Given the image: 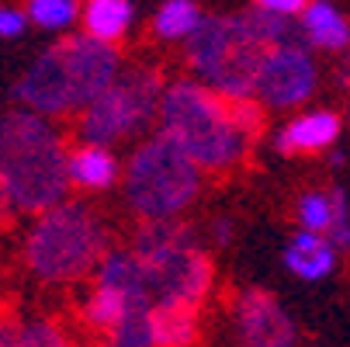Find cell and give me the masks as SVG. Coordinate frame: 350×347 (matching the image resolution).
I'll list each match as a JSON object with an SVG mask.
<instances>
[{"label": "cell", "mask_w": 350, "mask_h": 347, "mask_svg": "<svg viewBox=\"0 0 350 347\" xmlns=\"http://www.w3.org/2000/svg\"><path fill=\"white\" fill-rule=\"evenodd\" d=\"M122 77V56L83 31L63 35L56 45L31 60V66L14 83V101L35 115H73L87 112L97 97Z\"/></svg>", "instance_id": "cell-1"}, {"label": "cell", "mask_w": 350, "mask_h": 347, "mask_svg": "<svg viewBox=\"0 0 350 347\" xmlns=\"http://www.w3.org/2000/svg\"><path fill=\"white\" fill-rule=\"evenodd\" d=\"M0 188L14 212L42 216L66 202L70 150L45 115L28 108L0 115Z\"/></svg>", "instance_id": "cell-2"}, {"label": "cell", "mask_w": 350, "mask_h": 347, "mask_svg": "<svg viewBox=\"0 0 350 347\" xmlns=\"http://www.w3.org/2000/svg\"><path fill=\"white\" fill-rule=\"evenodd\" d=\"M160 132L170 136L202 174H226L250 153V139L232 122L229 101L191 77H180L167 87Z\"/></svg>", "instance_id": "cell-3"}, {"label": "cell", "mask_w": 350, "mask_h": 347, "mask_svg": "<svg viewBox=\"0 0 350 347\" xmlns=\"http://www.w3.org/2000/svg\"><path fill=\"white\" fill-rule=\"evenodd\" d=\"M108 254V226L90 205L63 202L42 212L25 236V264L38 281L63 285L101 268Z\"/></svg>", "instance_id": "cell-4"}, {"label": "cell", "mask_w": 350, "mask_h": 347, "mask_svg": "<svg viewBox=\"0 0 350 347\" xmlns=\"http://www.w3.org/2000/svg\"><path fill=\"white\" fill-rule=\"evenodd\" d=\"M129 250L142 261L146 288L153 306L174 303L198 309L212 288V257L198 246V236L187 222H142L132 233Z\"/></svg>", "instance_id": "cell-5"}, {"label": "cell", "mask_w": 350, "mask_h": 347, "mask_svg": "<svg viewBox=\"0 0 350 347\" xmlns=\"http://www.w3.org/2000/svg\"><path fill=\"white\" fill-rule=\"evenodd\" d=\"M271 49L257 38L246 11L243 14H205L187 42V66L198 83H205L226 101L257 97V77Z\"/></svg>", "instance_id": "cell-6"}, {"label": "cell", "mask_w": 350, "mask_h": 347, "mask_svg": "<svg viewBox=\"0 0 350 347\" xmlns=\"http://www.w3.org/2000/svg\"><path fill=\"white\" fill-rule=\"evenodd\" d=\"M122 181H125L122 184L125 205L142 222L180 219V212H187L198 191H202L198 164L163 132H153L146 142L135 146Z\"/></svg>", "instance_id": "cell-7"}, {"label": "cell", "mask_w": 350, "mask_h": 347, "mask_svg": "<svg viewBox=\"0 0 350 347\" xmlns=\"http://www.w3.org/2000/svg\"><path fill=\"white\" fill-rule=\"evenodd\" d=\"M167 87L170 83H163V73L157 66L125 70L115 80V87H108L87 112H80V118H77L80 142L111 150L115 142L149 129V122L160 118Z\"/></svg>", "instance_id": "cell-8"}, {"label": "cell", "mask_w": 350, "mask_h": 347, "mask_svg": "<svg viewBox=\"0 0 350 347\" xmlns=\"http://www.w3.org/2000/svg\"><path fill=\"white\" fill-rule=\"evenodd\" d=\"M319 83V66L309 45H281L271 49L260 77H257V101L264 108H295L306 105Z\"/></svg>", "instance_id": "cell-9"}, {"label": "cell", "mask_w": 350, "mask_h": 347, "mask_svg": "<svg viewBox=\"0 0 350 347\" xmlns=\"http://www.w3.org/2000/svg\"><path fill=\"white\" fill-rule=\"evenodd\" d=\"M243 347H298V333L284 306L264 288H246L232 306Z\"/></svg>", "instance_id": "cell-10"}, {"label": "cell", "mask_w": 350, "mask_h": 347, "mask_svg": "<svg viewBox=\"0 0 350 347\" xmlns=\"http://www.w3.org/2000/svg\"><path fill=\"white\" fill-rule=\"evenodd\" d=\"M340 136V118L333 112H306V115H295L284 129H278L274 136V150L278 153H319L329 150Z\"/></svg>", "instance_id": "cell-11"}, {"label": "cell", "mask_w": 350, "mask_h": 347, "mask_svg": "<svg viewBox=\"0 0 350 347\" xmlns=\"http://www.w3.org/2000/svg\"><path fill=\"white\" fill-rule=\"evenodd\" d=\"M284 268L302 281H323L336 268V246L316 233H295L284 246Z\"/></svg>", "instance_id": "cell-12"}, {"label": "cell", "mask_w": 350, "mask_h": 347, "mask_svg": "<svg viewBox=\"0 0 350 347\" xmlns=\"http://www.w3.org/2000/svg\"><path fill=\"white\" fill-rule=\"evenodd\" d=\"M306 35V45L326 49V53H350V21L326 0H316V4L306 8V14L298 18Z\"/></svg>", "instance_id": "cell-13"}, {"label": "cell", "mask_w": 350, "mask_h": 347, "mask_svg": "<svg viewBox=\"0 0 350 347\" xmlns=\"http://www.w3.org/2000/svg\"><path fill=\"white\" fill-rule=\"evenodd\" d=\"M97 274V285H105L118 295H125L129 303H149V288H146V271H142V261L132 254V250H108L101 268L94 271Z\"/></svg>", "instance_id": "cell-14"}, {"label": "cell", "mask_w": 350, "mask_h": 347, "mask_svg": "<svg viewBox=\"0 0 350 347\" xmlns=\"http://www.w3.org/2000/svg\"><path fill=\"white\" fill-rule=\"evenodd\" d=\"M118 181V157L105 146H77L70 150V184L80 191H108Z\"/></svg>", "instance_id": "cell-15"}, {"label": "cell", "mask_w": 350, "mask_h": 347, "mask_svg": "<svg viewBox=\"0 0 350 347\" xmlns=\"http://www.w3.org/2000/svg\"><path fill=\"white\" fill-rule=\"evenodd\" d=\"M132 21H135V8L129 0H90V4H83V14H80L83 35L105 45H118V38L129 35Z\"/></svg>", "instance_id": "cell-16"}, {"label": "cell", "mask_w": 350, "mask_h": 347, "mask_svg": "<svg viewBox=\"0 0 350 347\" xmlns=\"http://www.w3.org/2000/svg\"><path fill=\"white\" fill-rule=\"evenodd\" d=\"M198 340V309L191 306H153V344L157 347H194Z\"/></svg>", "instance_id": "cell-17"}, {"label": "cell", "mask_w": 350, "mask_h": 347, "mask_svg": "<svg viewBox=\"0 0 350 347\" xmlns=\"http://www.w3.org/2000/svg\"><path fill=\"white\" fill-rule=\"evenodd\" d=\"M205 14L194 0H167L153 14V35L163 42H191V35L202 28Z\"/></svg>", "instance_id": "cell-18"}, {"label": "cell", "mask_w": 350, "mask_h": 347, "mask_svg": "<svg viewBox=\"0 0 350 347\" xmlns=\"http://www.w3.org/2000/svg\"><path fill=\"white\" fill-rule=\"evenodd\" d=\"M0 347H70L66 333L49 320H8L0 316Z\"/></svg>", "instance_id": "cell-19"}, {"label": "cell", "mask_w": 350, "mask_h": 347, "mask_svg": "<svg viewBox=\"0 0 350 347\" xmlns=\"http://www.w3.org/2000/svg\"><path fill=\"white\" fill-rule=\"evenodd\" d=\"M129 299L125 295H118V292H111V288H105V285H94V292L83 299V320L94 326V330H101V333H115L118 326H122V320L129 316Z\"/></svg>", "instance_id": "cell-20"}, {"label": "cell", "mask_w": 350, "mask_h": 347, "mask_svg": "<svg viewBox=\"0 0 350 347\" xmlns=\"http://www.w3.org/2000/svg\"><path fill=\"white\" fill-rule=\"evenodd\" d=\"M25 11L28 21L45 31H66L70 25L80 21L83 4H77V0H31V4H25Z\"/></svg>", "instance_id": "cell-21"}, {"label": "cell", "mask_w": 350, "mask_h": 347, "mask_svg": "<svg viewBox=\"0 0 350 347\" xmlns=\"http://www.w3.org/2000/svg\"><path fill=\"white\" fill-rule=\"evenodd\" d=\"M108 344H115V347H157L153 344V306L149 303H132L129 316L108 337Z\"/></svg>", "instance_id": "cell-22"}, {"label": "cell", "mask_w": 350, "mask_h": 347, "mask_svg": "<svg viewBox=\"0 0 350 347\" xmlns=\"http://www.w3.org/2000/svg\"><path fill=\"white\" fill-rule=\"evenodd\" d=\"M298 222H302L306 233L329 236V226H333V194L306 191L302 198H298Z\"/></svg>", "instance_id": "cell-23"}, {"label": "cell", "mask_w": 350, "mask_h": 347, "mask_svg": "<svg viewBox=\"0 0 350 347\" xmlns=\"http://www.w3.org/2000/svg\"><path fill=\"white\" fill-rule=\"evenodd\" d=\"M229 112H232V122L239 125V132L254 142L260 132H264V105L257 97H246V101H229Z\"/></svg>", "instance_id": "cell-24"}, {"label": "cell", "mask_w": 350, "mask_h": 347, "mask_svg": "<svg viewBox=\"0 0 350 347\" xmlns=\"http://www.w3.org/2000/svg\"><path fill=\"white\" fill-rule=\"evenodd\" d=\"M333 194V226H329V243L340 246V250H350V202H347V191L336 188Z\"/></svg>", "instance_id": "cell-25"}, {"label": "cell", "mask_w": 350, "mask_h": 347, "mask_svg": "<svg viewBox=\"0 0 350 347\" xmlns=\"http://www.w3.org/2000/svg\"><path fill=\"white\" fill-rule=\"evenodd\" d=\"M28 11L14 4H0V38H21L28 31Z\"/></svg>", "instance_id": "cell-26"}, {"label": "cell", "mask_w": 350, "mask_h": 347, "mask_svg": "<svg viewBox=\"0 0 350 347\" xmlns=\"http://www.w3.org/2000/svg\"><path fill=\"white\" fill-rule=\"evenodd\" d=\"M257 8L260 11H267V14H274V18H288V21H298L306 14V0H257Z\"/></svg>", "instance_id": "cell-27"}, {"label": "cell", "mask_w": 350, "mask_h": 347, "mask_svg": "<svg viewBox=\"0 0 350 347\" xmlns=\"http://www.w3.org/2000/svg\"><path fill=\"white\" fill-rule=\"evenodd\" d=\"M229 236H232V222H229V216H219L212 222V240L215 243H229Z\"/></svg>", "instance_id": "cell-28"}, {"label": "cell", "mask_w": 350, "mask_h": 347, "mask_svg": "<svg viewBox=\"0 0 350 347\" xmlns=\"http://www.w3.org/2000/svg\"><path fill=\"white\" fill-rule=\"evenodd\" d=\"M8 212V198H4V188H0V216Z\"/></svg>", "instance_id": "cell-29"}, {"label": "cell", "mask_w": 350, "mask_h": 347, "mask_svg": "<svg viewBox=\"0 0 350 347\" xmlns=\"http://www.w3.org/2000/svg\"><path fill=\"white\" fill-rule=\"evenodd\" d=\"M101 347H115V344H101Z\"/></svg>", "instance_id": "cell-30"}]
</instances>
